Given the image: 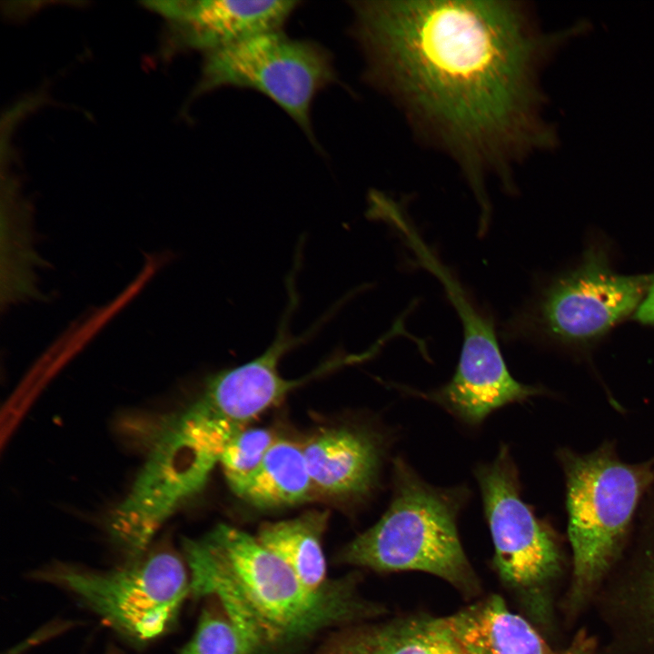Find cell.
Wrapping results in <instances>:
<instances>
[{
  "label": "cell",
  "instance_id": "6da1fadb",
  "mask_svg": "<svg viewBox=\"0 0 654 654\" xmlns=\"http://www.w3.org/2000/svg\"><path fill=\"white\" fill-rule=\"evenodd\" d=\"M363 79L429 145L460 168L489 215L487 178L553 148L542 71L582 27L544 32L522 1L348 3Z\"/></svg>",
  "mask_w": 654,
  "mask_h": 654
},
{
  "label": "cell",
  "instance_id": "7a4b0ae2",
  "mask_svg": "<svg viewBox=\"0 0 654 654\" xmlns=\"http://www.w3.org/2000/svg\"><path fill=\"white\" fill-rule=\"evenodd\" d=\"M183 549L190 593L221 603L243 654H293L329 628L386 611L360 595L356 575L310 588L257 538L229 525L184 540Z\"/></svg>",
  "mask_w": 654,
  "mask_h": 654
},
{
  "label": "cell",
  "instance_id": "3957f363",
  "mask_svg": "<svg viewBox=\"0 0 654 654\" xmlns=\"http://www.w3.org/2000/svg\"><path fill=\"white\" fill-rule=\"evenodd\" d=\"M392 484L385 513L345 545L337 561L383 573L422 571L447 581L468 599L477 596L481 582L458 531L468 488L432 486L401 457L393 461Z\"/></svg>",
  "mask_w": 654,
  "mask_h": 654
},
{
  "label": "cell",
  "instance_id": "277c9868",
  "mask_svg": "<svg viewBox=\"0 0 654 654\" xmlns=\"http://www.w3.org/2000/svg\"><path fill=\"white\" fill-rule=\"evenodd\" d=\"M572 578L567 610L577 613L595 595L622 552L639 501L654 485V460L622 461L606 442L589 453L561 449Z\"/></svg>",
  "mask_w": 654,
  "mask_h": 654
},
{
  "label": "cell",
  "instance_id": "5b68a950",
  "mask_svg": "<svg viewBox=\"0 0 654 654\" xmlns=\"http://www.w3.org/2000/svg\"><path fill=\"white\" fill-rule=\"evenodd\" d=\"M612 257L606 242L590 241L578 263L546 282L517 314L512 332L588 353L634 316L654 282V272H619Z\"/></svg>",
  "mask_w": 654,
  "mask_h": 654
},
{
  "label": "cell",
  "instance_id": "8992f818",
  "mask_svg": "<svg viewBox=\"0 0 654 654\" xmlns=\"http://www.w3.org/2000/svg\"><path fill=\"white\" fill-rule=\"evenodd\" d=\"M493 546V568L534 623L549 625L551 589L562 570V551L549 524L521 498L519 473L502 444L474 471Z\"/></svg>",
  "mask_w": 654,
  "mask_h": 654
},
{
  "label": "cell",
  "instance_id": "52a82bcc",
  "mask_svg": "<svg viewBox=\"0 0 654 654\" xmlns=\"http://www.w3.org/2000/svg\"><path fill=\"white\" fill-rule=\"evenodd\" d=\"M337 80L332 55L323 46L276 30L207 53L194 94L222 87L255 90L283 110L318 146L312 103Z\"/></svg>",
  "mask_w": 654,
  "mask_h": 654
},
{
  "label": "cell",
  "instance_id": "ba28073f",
  "mask_svg": "<svg viewBox=\"0 0 654 654\" xmlns=\"http://www.w3.org/2000/svg\"><path fill=\"white\" fill-rule=\"evenodd\" d=\"M41 575L71 591L117 631L137 642L167 631L190 593L185 566L168 549H158L114 570L54 567Z\"/></svg>",
  "mask_w": 654,
  "mask_h": 654
},
{
  "label": "cell",
  "instance_id": "9c48e42d",
  "mask_svg": "<svg viewBox=\"0 0 654 654\" xmlns=\"http://www.w3.org/2000/svg\"><path fill=\"white\" fill-rule=\"evenodd\" d=\"M433 275L439 279L462 325V345L456 372L449 382L430 391L407 387L408 394L432 401L462 423L477 427L494 411L521 402L544 391L516 381L502 357L492 321L473 304L461 283L444 266Z\"/></svg>",
  "mask_w": 654,
  "mask_h": 654
},
{
  "label": "cell",
  "instance_id": "30bf717a",
  "mask_svg": "<svg viewBox=\"0 0 654 654\" xmlns=\"http://www.w3.org/2000/svg\"><path fill=\"white\" fill-rule=\"evenodd\" d=\"M216 462L181 418L164 434L113 522V538L131 560L143 557L162 521L203 485Z\"/></svg>",
  "mask_w": 654,
  "mask_h": 654
},
{
  "label": "cell",
  "instance_id": "8fae6325",
  "mask_svg": "<svg viewBox=\"0 0 654 654\" xmlns=\"http://www.w3.org/2000/svg\"><path fill=\"white\" fill-rule=\"evenodd\" d=\"M294 276L295 270L286 282L289 302L271 344L252 361L207 377L203 393L193 406L228 440L293 389L352 363L349 355H340L303 378L287 380L281 375L279 365L282 357L312 334L296 337L291 332L290 323L298 305Z\"/></svg>",
  "mask_w": 654,
  "mask_h": 654
},
{
  "label": "cell",
  "instance_id": "7c38bea8",
  "mask_svg": "<svg viewBox=\"0 0 654 654\" xmlns=\"http://www.w3.org/2000/svg\"><path fill=\"white\" fill-rule=\"evenodd\" d=\"M299 1H167L152 3L172 21L183 45L204 51L218 50L251 36L276 30Z\"/></svg>",
  "mask_w": 654,
  "mask_h": 654
},
{
  "label": "cell",
  "instance_id": "4fadbf2b",
  "mask_svg": "<svg viewBox=\"0 0 654 654\" xmlns=\"http://www.w3.org/2000/svg\"><path fill=\"white\" fill-rule=\"evenodd\" d=\"M463 654H594L596 639L584 629L553 649L526 618L492 594L443 617Z\"/></svg>",
  "mask_w": 654,
  "mask_h": 654
},
{
  "label": "cell",
  "instance_id": "5bb4252c",
  "mask_svg": "<svg viewBox=\"0 0 654 654\" xmlns=\"http://www.w3.org/2000/svg\"><path fill=\"white\" fill-rule=\"evenodd\" d=\"M302 447L315 491L360 497L372 489L383 452L380 435L365 430L330 429Z\"/></svg>",
  "mask_w": 654,
  "mask_h": 654
},
{
  "label": "cell",
  "instance_id": "9a60e30c",
  "mask_svg": "<svg viewBox=\"0 0 654 654\" xmlns=\"http://www.w3.org/2000/svg\"><path fill=\"white\" fill-rule=\"evenodd\" d=\"M316 654H463L443 617L412 615L353 624L332 635Z\"/></svg>",
  "mask_w": 654,
  "mask_h": 654
},
{
  "label": "cell",
  "instance_id": "2e32d148",
  "mask_svg": "<svg viewBox=\"0 0 654 654\" xmlns=\"http://www.w3.org/2000/svg\"><path fill=\"white\" fill-rule=\"evenodd\" d=\"M627 576L616 592L622 626L641 654H654V485L646 495Z\"/></svg>",
  "mask_w": 654,
  "mask_h": 654
},
{
  "label": "cell",
  "instance_id": "e0dca14e",
  "mask_svg": "<svg viewBox=\"0 0 654 654\" xmlns=\"http://www.w3.org/2000/svg\"><path fill=\"white\" fill-rule=\"evenodd\" d=\"M328 518L326 510H310L292 519L266 522L256 538L305 585L319 589L329 580L322 546Z\"/></svg>",
  "mask_w": 654,
  "mask_h": 654
},
{
  "label": "cell",
  "instance_id": "ac0fdd59",
  "mask_svg": "<svg viewBox=\"0 0 654 654\" xmlns=\"http://www.w3.org/2000/svg\"><path fill=\"white\" fill-rule=\"evenodd\" d=\"M314 491L302 447L277 439L240 497L256 507L276 508L304 502Z\"/></svg>",
  "mask_w": 654,
  "mask_h": 654
},
{
  "label": "cell",
  "instance_id": "d6986e66",
  "mask_svg": "<svg viewBox=\"0 0 654 654\" xmlns=\"http://www.w3.org/2000/svg\"><path fill=\"white\" fill-rule=\"evenodd\" d=\"M277 438L264 428H245L234 434L220 455L226 480L240 496L262 465L266 453Z\"/></svg>",
  "mask_w": 654,
  "mask_h": 654
},
{
  "label": "cell",
  "instance_id": "ffe728a7",
  "mask_svg": "<svg viewBox=\"0 0 654 654\" xmlns=\"http://www.w3.org/2000/svg\"><path fill=\"white\" fill-rule=\"evenodd\" d=\"M203 609L196 630L180 654H243L231 619L214 597Z\"/></svg>",
  "mask_w": 654,
  "mask_h": 654
},
{
  "label": "cell",
  "instance_id": "44dd1931",
  "mask_svg": "<svg viewBox=\"0 0 654 654\" xmlns=\"http://www.w3.org/2000/svg\"><path fill=\"white\" fill-rule=\"evenodd\" d=\"M633 319L640 324L654 327V282Z\"/></svg>",
  "mask_w": 654,
  "mask_h": 654
}]
</instances>
